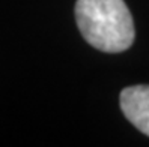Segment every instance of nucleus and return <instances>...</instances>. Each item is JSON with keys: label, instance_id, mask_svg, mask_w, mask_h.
Returning <instances> with one entry per match:
<instances>
[{"label": "nucleus", "instance_id": "nucleus-1", "mask_svg": "<svg viewBox=\"0 0 149 147\" xmlns=\"http://www.w3.org/2000/svg\"><path fill=\"white\" fill-rule=\"evenodd\" d=\"M75 18L83 38L104 53H120L134 42V21L124 0H77Z\"/></svg>", "mask_w": 149, "mask_h": 147}, {"label": "nucleus", "instance_id": "nucleus-2", "mask_svg": "<svg viewBox=\"0 0 149 147\" xmlns=\"http://www.w3.org/2000/svg\"><path fill=\"white\" fill-rule=\"evenodd\" d=\"M120 110L140 132L149 137V86H133L122 90Z\"/></svg>", "mask_w": 149, "mask_h": 147}]
</instances>
